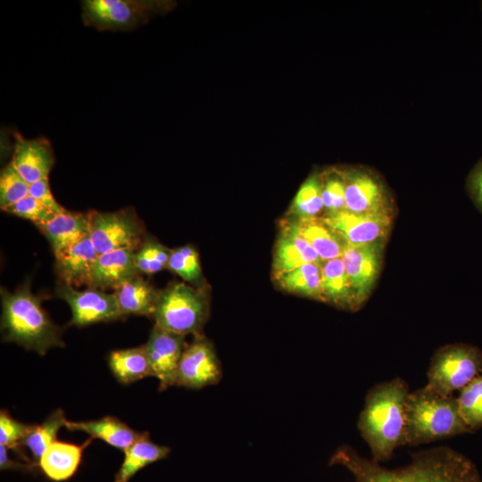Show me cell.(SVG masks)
<instances>
[{"label":"cell","instance_id":"obj_1","mask_svg":"<svg viewBox=\"0 0 482 482\" xmlns=\"http://www.w3.org/2000/svg\"><path fill=\"white\" fill-rule=\"evenodd\" d=\"M328 465L344 467L356 482H482L475 463L445 445L418 451L408 464L387 469L344 445L332 454Z\"/></svg>","mask_w":482,"mask_h":482},{"label":"cell","instance_id":"obj_2","mask_svg":"<svg viewBox=\"0 0 482 482\" xmlns=\"http://www.w3.org/2000/svg\"><path fill=\"white\" fill-rule=\"evenodd\" d=\"M409 393L401 378L377 384L367 393L357 427L375 461L389 460L398 446L404 445V406Z\"/></svg>","mask_w":482,"mask_h":482},{"label":"cell","instance_id":"obj_3","mask_svg":"<svg viewBox=\"0 0 482 482\" xmlns=\"http://www.w3.org/2000/svg\"><path fill=\"white\" fill-rule=\"evenodd\" d=\"M1 334L4 341L13 342L40 355L54 347H63L61 328L49 318L29 282L14 292L1 289Z\"/></svg>","mask_w":482,"mask_h":482},{"label":"cell","instance_id":"obj_4","mask_svg":"<svg viewBox=\"0 0 482 482\" xmlns=\"http://www.w3.org/2000/svg\"><path fill=\"white\" fill-rule=\"evenodd\" d=\"M470 433L456 397L442 396L425 386L410 392L404 406V445H420Z\"/></svg>","mask_w":482,"mask_h":482},{"label":"cell","instance_id":"obj_5","mask_svg":"<svg viewBox=\"0 0 482 482\" xmlns=\"http://www.w3.org/2000/svg\"><path fill=\"white\" fill-rule=\"evenodd\" d=\"M209 312L208 298L201 287L178 282L159 291L152 318L154 326L186 336L200 335Z\"/></svg>","mask_w":482,"mask_h":482},{"label":"cell","instance_id":"obj_6","mask_svg":"<svg viewBox=\"0 0 482 482\" xmlns=\"http://www.w3.org/2000/svg\"><path fill=\"white\" fill-rule=\"evenodd\" d=\"M482 372V353L476 347L446 345L432 357L426 387L442 396L453 395Z\"/></svg>","mask_w":482,"mask_h":482},{"label":"cell","instance_id":"obj_7","mask_svg":"<svg viewBox=\"0 0 482 482\" xmlns=\"http://www.w3.org/2000/svg\"><path fill=\"white\" fill-rule=\"evenodd\" d=\"M170 5L154 0H84L81 16L84 25L99 31H129Z\"/></svg>","mask_w":482,"mask_h":482},{"label":"cell","instance_id":"obj_8","mask_svg":"<svg viewBox=\"0 0 482 482\" xmlns=\"http://www.w3.org/2000/svg\"><path fill=\"white\" fill-rule=\"evenodd\" d=\"M89 237L97 254L120 249L137 250L145 237L144 227L134 212H89Z\"/></svg>","mask_w":482,"mask_h":482},{"label":"cell","instance_id":"obj_9","mask_svg":"<svg viewBox=\"0 0 482 482\" xmlns=\"http://www.w3.org/2000/svg\"><path fill=\"white\" fill-rule=\"evenodd\" d=\"M55 292L71 310V325L84 327L123 318L114 293L93 287L80 291L63 283L58 284Z\"/></svg>","mask_w":482,"mask_h":482},{"label":"cell","instance_id":"obj_10","mask_svg":"<svg viewBox=\"0 0 482 482\" xmlns=\"http://www.w3.org/2000/svg\"><path fill=\"white\" fill-rule=\"evenodd\" d=\"M222 378V368L213 345L202 334L195 336L182 353L176 385L201 389L216 385Z\"/></svg>","mask_w":482,"mask_h":482},{"label":"cell","instance_id":"obj_11","mask_svg":"<svg viewBox=\"0 0 482 482\" xmlns=\"http://www.w3.org/2000/svg\"><path fill=\"white\" fill-rule=\"evenodd\" d=\"M321 220L345 244L353 245L382 241L391 225L390 213H354L345 209L327 212Z\"/></svg>","mask_w":482,"mask_h":482},{"label":"cell","instance_id":"obj_12","mask_svg":"<svg viewBox=\"0 0 482 482\" xmlns=\"http://www.w3.org/2000/svg\"><path fill=\"white\" fill-rule=\"evenodd\" d=\"M186 345L185 336L154 325L144 346L153 377L159 381L160 391L176 385L178 368Z\"/></svg>","mask_w":482,"mask_h":482},{"label":"cell","instance_id":"obj_13","mask_svg":"<svg viewBox=\"0 0 482 482\" xmlns=\"http://www.w3.org/2000/svg\"><path fill=\"white\" fill-rule=\"evenodd\" d=\"M382 241L345 245L341 256L357 305L370 294L380 269Z\"/></svg>","mask_w":482,"mask_h":482},{"label":"cell","instance_id":"obj_14","mask_svg":"<svg viewBox=\"0 0 482 482\" xmlns=\"http://www.w3.org/2000/svg\"><path fill=\"white\" fill-rule=\"evenodd\" d=\"M12 161L20 174L30 185L48 178L54 164V155L52 145L46 138L26 139L16 133Z\"/></svg>","mask_w":482,"mask_h":482},{"label":"cell","instance_id":"obj_15","mask_svg":"<svg viewBox=\"0 0 482 482\" xmlns=\"http://www.w3.org/2000/svg\"><path fill=\"white\" fill-rule=\"evenodd\" d=\"M345 182V210L354 213H390L382 186L370 174L353 172Z\"/></svg>","mask_w":482,"mask_h":482},{"label":"cell","instance_id":"obj_16","mask_svg":"<svg viewBox=\"0 0 482 482\" xmlns=\"http://www.w3.org/2000/svg\"><path fill=\"white\" fill-rule=\"evenodd\" d=\"M133 249H120L98 254L91 270L88 287L101 290L117 289L138 275Z\"/></svg>","mask_w":482,"mask_h":482},{"label":"cell","instance_id":"obj_17","mask_svg":"<svg viewBox=\"0 0 482 482\" xmlns=\"http://www.w3.org/2000/svg\"><path fill=\"white\" fill-rule=\"evenodd\" d=\"M306 263L322 264L323 262L299 233L295 222L287 221L282 225L281 232L275 245L273 255L275 276Z\"/></svg>","mask_w":482,"mask_h":482},{"label":"cell","instance_id":"obj_18","mask_svg":"<svg viewBox=\"0 0 482 482\" xmlns=\"http://www.w3.org/2000/svg\"><path fill=\"white\" fill-rule=\"evenodd\" d=\"M37 227L46 236L54 257H57L89 234V217L88 213L64 210Z\"/></svg>","mask_w":482,"mask_h":482},{"label":"cell","instance_id":"obj_19","mask_svg":"<svg viewBox=\"0 0 482 482\" xmlns=\"http://www.w3.org/2000/svg\"><path fill=\"white\" fill-rule=\"evenodd\" d=\"M97 253L89 234L55 257V270L60 283L79 287L88 285Z\"/></svg>","mask_w":482,"mask_h":482},{"label":"cell","instance_id":"obj_20","mask_svg":"<svg viewBox=\"0 0 482 482\" xmlns=\"http://www.w3.org/2000/svg\"><path fill=\"white\" fill-rule=\"evenodd\" d=\"M92 438L83 445L54 441L42 454L38 466L47 478L55 482L69 480L77 472L84 449Z\"/></svg>","mask_w":482,"mask_h":482},{"label":"cell","instance_id":"obj_21","mask_svg":"<svg viewBox=\"0 0 482 482\" xmlns=\"http://www.w3.org/2000/svg\"><path fill=\"white\" fill-rule=\"evenodd\" d=\"M69 430L87 433L91 438H100L108 445L126 452L139 437L136 432L119 419L107 416L89 421H69L65 423Z\"/></svg>","mask_w":482,"mask_h":482},{"label":"cell","instance_id":"obj_22","mask_svg":"<svg viewBox=\"0 0 482 482\" xmlns=\"http://www.w3.org/2000/svg\"><path fill=\"white\" fill-rule=\"evenodd\" d=\"M120 312L123 316L154 314L159 291L138 275L114 290Z\"/></svg>","mask_w":482,"mask_h":482},{"label":"cell","instance_id":"obj_23","mask_svg":"<svg viewBox=\"0 0 482 482\" xmlns=\"http://www.w3.org/2000/svg\"><path fill=\"white\" fill-rule=\"evenodd\" d=\"M170 452L169 447L152 442L148 433H141L136 442L124 452V460L113 482H129L143 468L167 458Z\"/></svg>","mask_w":482,"mask_h":482},{"label":"cell","instance_id":"obj_24","mask_svg":"<svg viewBox=\"0 0 482 482\" xmlns=\"http://www.w3.org/2000/svg\"><path fill=\"white\" fill-rule=\"evenodd\" d=\"M294 222L323 262L342 256L346 244L321 219H302Z\"/></svg>","mask_w":482,"mask_h":482},{"label":"cell","instance_id":"obj_25","mask_svg":"<svg viewBox=\"0 0 482 482\" xmlns=\"http://www.w3.org/2000/svg\"><path fill=\"white\" fill-rule=\"evenodd\" d=\"M108 365L115 378L123 385L153 377L144 345L111 352Z\"/></svg>","mask_w":482,"mask_h":482},{"label":"cell","instance_id":"obj_26","mask_svg":"<svg viewBox=\"0 0 482 482\" xmlns=\"http://www.w3.org/2000/svg\"><path fill=\"white\" fill-rule=\"evenodd\" d=\"M323 300L345 308L357 303L341 257L322 263Z\"/></svg>","mask_w":482,"mask_h":482},{"label":"cell","instance_id":"obj_27","mask_svg":"<svg viewBox=\"0 0 482 482\" xmlns=\"http://www.w3.org/2000/svg\"><path fill=\"white\" fill-rule=\"evenodd\" d=\"M285 290L305 297L323 300L322 264L306 263L276 276Z\"/></svg>","mask_w":482,"mask_h":482},{"label":"cell","instance_id":"obj_28","mask_svg":"<svg viewBox=\"0 0 482 482\" xmlns=\"http://www.w3.org/2000/svg\"><path fill=\"white\" fill-rule=\"evenodd\" d=\"M66 421L62 410L57 409L43 423L33 425L31 431L21 441V445L26 446L33 459L38 462L47 447L56 441L57 433L65 427Z\"/></svg>","mask_w":482,"mask_h":482},{"label":"cell","instance_id":"obj_29","mask_svg":"<svg viewBox=\"0 0 482 482\" xmlns=\"http://www.w3.org/2000/svg\"><path fill=\"white\" fill-rule=\"evenodd\" d=\"M460 414L470 432L482 428V372L460 390L456 397Z\"/></svg>","mask_w":482,"mask_h":482},{"label":"cell","instance_id":"obj_30","mask_svg":"<svg viewBox=\"0 0 482 482\" xmlns=\"http://www.w3.org/2000/svg\"><path fill=\"white\" fill-rule=\"evenodd\" d=\"M167 268L195 287L203 281L199 256L192 245H184L170 250Z\"/></svg>","mask_w":482,"mask_h":482},{"label":"cell","instance_id":"obj_31","mask_svg":"<svg viewBox=\"0 0 482 482\" xmlns=\"http://www.w3.org/2000/svg\"><path fill=\"white\" fill-rule=\"evenodd\" d=\"M321 191L322 187L316 177L308 179L295 195L290 214L296 220L315 218L323 207Z\"/></svg>","mask_w":482,"mask_h":482},{"label":"cell","instance_id":"obj_32","mask_svg":"<svg viewBox=\"0 0 482 482\" xmlns=\"http://www.w3.org/2000/svg\"><path fill=\"white\" fill-rule=\"evenodd\" d=\"M170 250L154 239L145 238L135 252V262L139 273L153 274L168 266Z\"/></svg>","mask_w":482,"mask_h":482},{"label":"cell","instance_id":"obj_33","mask_svg":"<svg viewBox=\"0 0 482 482\" xmlns=\"http://www.w3.org/2000/svg\"><path fill=\"white\" fill-rule=\"evenodd\" d=\"M29 184L20 174L12 161L0 173V207L4 211L9 206L29 195Z\"/></svg>","mask_w":482,"mask_h":482},{"label":"cell","instance_id":"obj_34","mask_svg":"<svg viewBox=\"0 0 482 482\" xmlns=\"http://www.w3.org/2000/svg\"><path fill=\"white\" fill-rule=\"evenodd\" d=\"M33 425L21 423L12 419L7 411L0 412V445L20 452L21 441L31 431Z\"/></svg>","mask_w":482,"mask_h":482},{"label":"cell","instance_id":"obj_35","mask_svg":"<svg viewBox=\"0 0 482 482\" xmlns=\"http://www.w3.org/2000/svg\"><path fill=\"white\" fill-rule=\"evenodd\" d=\"M10 214L31 220L36 226L54 216V212L29 195L4 210Z\"/></svg>","mask_w":482,"mask_h":482},{"label":"cell","instance_id":"obj_36","mask_svg":"<svg viewBox=\"0 0 482 482\" xmlns=\"http://www.w3.org/2000/svg\"><path fill=\"white\" fill-rule=\"evenodd\" d=\"M323 207L328 212L345 208V182L337 177L328 179L321 191Z\"/></svg>","mask_w":482,"mask_h":482},{"label":"cell","instance_id":"obj_37","mask_svg":"<svg viewBox=\"0 0 482 482\" xmlns=\"http://www.w3.org/2000/svg\"><path fill=\"white\" fill-rule=\"evenodd\" d=\"M29 195L39 201L54 213H59L65 210L52 195L48 178L42 179L30 184Z\"/></svg>","mask_w":482,"mask_h":482},{"label":"cell","instance_id":"obj_38","mask_svg":"<svg viewBox=\"0 0 482 482\" xmlns=\"http://www.w3.org/2000/svg\"><path fill=\"white\" fill-rule=\"evenodd\" d=\"M470 189L476 204L482 210V162L470 176Z\"/></svg>","mask_w":482,"mask_h":482},{"label":"cell","instance_id":"obj_39","mask_svg":"<svg viewBox=\"0 0 482 482\" xmlns=\"http://www.w3.org/2000/svg\"><path fill=\"white\" fill-rule=\"evenodd\" d=\"M34 464H22L17 461H14L9 458L7 448L0 445V468L1 470H31Z\"/></svg>","mask_w":482,"mask_h":482}]
</instances>
